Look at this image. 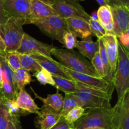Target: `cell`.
I'll return each instance as SVG.
<instances>
[{
    "mask_svg": "<svg viewBox=\"0 0 129 129\" xmlns=\"http://www.w3.org/2000/svg\"><path fill=\"white\" fill-rule=\"evenodd\" d=\"M77 37L74 34L68 30L63 35L62 44L68 50H73L76 47Z\"/></svg>",
    "mask_w": 129,
    "mask_h": 129,
    "instance_id": "e575fe53",
    "label": "cell"
},
{
    "mask_svg": "<svg viewBox=\"0 0 129 129\" xmlns=\"http://www.w3.org/2000/svg\"><path fill=\"white\" fill-rule=\"evenodd\" d=\"M6 108L8 110L10 114L13 117L16 118H18L19 117L21 116H24L28 113V112H25V111L23 110L21 108H20L18 106L17 103H16V100H5L0 98Z\"/></svg>",
    "mask_w": 129,
    "mask_h": 129,
    "instance_id": "83f0119b",
    "label": "cell"
},
{
    "mask_svg": "<svg viewBox=\"0 0 129 129\" xmlns=\"http://www.w3.org/2000/svg\"><path fill=\"white\" fill-rule=\"evenodd\" d=\"M85 110H84V108L78 106L68 112V114L64 118L68 123L70 124H73L84 115Z\"/></svg>",
    "mask_w": 129,
    "mask_h": 129,
    "instance_id": "836d02e7",
    "label": "cell"
},
{
    "mask_svg": "<svg viewBox=\"0 0 129 129\" xmlns=\"http://www.w3.org/2000/svg\"><path fill=\"white\" fill-rule=\"evenodd\" d=\"M111 108H98L88 110L83 116L73 123L76 129L98 127L112 129L111 122Z\"/></svg>",
    "mask_w": 129,
    "mask_h": 129,
    "instance_id": "5b68a950",
    "label": "cell"
},
{
    "mask_svg": "<svg viewBox=\"0 0 129 129\" xmlns=\"http://www.w3.org/2000/svg\"><path fill=\"white\" fill-rule=\"evenodd\" d=\"M78 107L76 100L73 94H65L64 98H63V105L60 115L61 117H64L68 112L72 109Z\"/></svg>",
    "mask_w": 129,
    "mask_h": 129,
    "instance_id": "f1b7e54d",
    "label": "cell"
},
{
    "mask_svg": "<svg viewBox=\"0 0 129 129\" xmlns=\"http://www.w3.org/2000/svg\"><path fill=\"white\" fill-rule=\"evenodd\" d=\"M16 102L19 108L28 113H35L37 115L40 113V108L35 103L34 99L25 90L18 91Z\"/></svg>",
    "mask_w": 129,
    "mask_h": 129,
    "instance_id": "ac0fdd59",
    "label": "cell"
},
{
    "mask_svg": "<svg viewBox=\"0 0 129 129\" xmlns=\"http://www.w3.org/2000/svg\"><path fill=\"white\" fill-rule=\"evenodd\" d=\"M91 63L92 66L96 71V73L99 75L100 78H102V79H105V73L103 63H102V60H101L99 52L95 54L94 57L93 58V59L91 61Z\"/></svg>",
    "mask_w": 129,
    "mask_h": 129,
    "instance_id": "d590c367",
    "label": "cell"
},
{
    "mask_svg": "<svg viewBox=\"0 0 129 129\" xmlns=\"http://www.w3.org/2000/svg\"><path fill=\"white\" fill-rule=\"evenodd\" d=\"M114 88L121 99L125 93L129 91V54L118 40V57L117 64L112 80Z\"/></svg>",
    "mask_w": 129,
    "mask_h": 129,
    "instance_id": "277c9868",
    "label": "cell"
},
{
    "mask_svg": "<svg viewBox=\"0 0 129 129\" xmlns=\"http://www.w3.org/2000/svg\"><path fill=\"white\" fill-rule=\"evenodd\" d=\"M76 48L82 55L87 57L91 61L95 54L99 52L100 45L98 40L93 42L91 38L89 39L88 38L85 40H79L77 42Z\"/></svg>",
    "mask_w": 129,
    "mask_h": 129,
    "instance_id": "d6986e66",
    "label": "cell"
},
{
    "mask_svg": "<svg viewBox=\"0 0 129 129\" xmlns=\"http://www.w3.org/2000/svg\"><path fill=\"white\" fill-rule=\"evenodd\" d=\"M44 69H46L52 76H57L68 79H73L67 74L59 66V62L55 61L52 58H47L42 55H31Z\"/></svg>",
    "mask_w": 129,
    "mask_h": 129,
    "instance_id": "e0dca14e",
    "label": "cell"
},
{
    "mask_svg": "<svg viewBox=\"0 0 129 129\" xmlns=\"http://www.w3.org/2000/svg\"><path fill=\"white\" fill-rule=\"evenodd\" d=\"M76 91L73 93L78 107L86 109L98 108H111L112 93L93 89L76 81Z\"/></svg>",
    "mask_w": 129,
    "mask_h": 129,
    "instance_id": "6da1fadb",
    "label": "cell"
},
{
    "mask_svg": "<svg viewBox=\"0 0 129 129\" xmlns=\"http://www.w3.org/2000/svg\"><path fill=\"white\" fill-rule=\"evenodd\" d=\"M70 129H76V128H74V127H73V128H71Z\"/></svg>",
    "mask_w": 129,
    "mask_h": 129,
    "instance_id": "681fc988",
    "label": "cell"
},
{
    "mask_svg": "<svg viewBox=\"0 0 129 129\" xmlns=\"http://www.w3.org/2000/svg\"><path fill=\"white\" fill-rule=\"evenodd\" d=\"M0 55H2V56H4V55H3V54H1V52H0ZM4 57H5V56H4Z\"/></svg>",
    "mask_w": 129,
    "mask_h": 129,
    "instance_id": "c3c4849f",
    "label": "cell"
},
{
    "mask_svg": "<svg viewBox=\"0 0 129 129\" xmlns=\"http://www.w3.org/2000/svg\"><path fill=\"white\" fill-rule=\"evenodd\" d=\"M20 59L21 68L28 71L37 72L42 68L31 55L20 54Z\"/></svg>",
    "mask_w": 129,
    "mask_h": 129,
    "instance_id": "d4e9b609",
    "label": "cell"
},
{
    "mask_svg": "<svg viewBox=\"0 0 129 129\" xmlns=\"http://www.w3.org/2000/svg\"><path fill=\"white\" fill-rule=\"evenodd\" d=\"M88 22H89L92 35H94L97 37L98 39H102L105 35H107L106 30H105L104 28L100 23L98 20L90 18Z\"/></svg>",
    "mask_w": 129,
    "mask_h": 129,
    "instance_id": "d6a6232c",
    "label": "cell"
},
{
    "mask_svg": "<svg viewBox=\"0 0 129 129\" xmlns=\"http://www.w3.org/2000/svg\"><path fill=\"white\" fill-rule=\"evenodd\" d=\"M26 19L10 16L8 20L0 25V36L5 43L6 52H16L20 47L25 31L23 26Z\"/></svg>",
    "mask_w": 129,
    "mask_h": 129,
    "instance_id": "3957f363",
    "label": "cell"
},
{
    "mask_svg": "<svg viewBox=\"0 0 129 129\" xmlns=\"http://www.w3.org/2000/svg\"><path fill=\"white\" fill-rule=\"evenodd\" d=\"M121 5L129 7V0H118Z\"/></svg>",
    "mask_w": 129,
    "mask_h": 129,
    "instance_id": "ee69618b",
    "label": "cell"
},
{
    "mask_svg": "<svg viewBox=\"0 0 129 129\" xmlns=\"http://www.w3.org/2000/svg\"><path fill=\"white\" fill-rule=\"evenodd\" d=\"M18 91L11 85L3 76L2 86L0 88V98L15 100Z\"/></svg>",
    "mask_w": 129,
    "mask_h": 129,
    "instance_id": "484cf974",
    "label": "cell"
},
{
    "mask_svg": "<svg viewBox=\"0 0 129 129\" xmlns=\"http://www.w3.org/2000/svg\"><path fill=\"white\" fill-rule=\"evenodd\" d=\"M109 3L110 6H113V5H121L118 0H107Z\"/></svg>",
    "mask_w": 129,
    "mask_h": 129,
    "instance_id": "b9f144b4",
    "label": "cell"
},
{
    "mask_svg": "<svg viewBox=\"0 0 129 129\" xmlns=\"http://www.w3.org/2000/svg\"><path fill=\"white\" fill-rule=\"evenodd\" d=\"M31 89L32 90L33 93L35 96V98L40 100L42 102H43L44 105L47 107V108L57 112L60 113L63 105V96L59 93V90L57 91L56 93L52 94H49L47 98H42L40 96L38 95L34 89L31 88Z\"/></svg>",
    "mask_w": 129,
    "mask_h": 129,
    "instance_id": "44dd1931",
    "label": "cell"
},
{
    "mask_svg": "<svg viewBox=\"0 0 129 129\" xmlns=\"http://www.w3.org/2000/svg\"><path fill=\"white\" fill-rule=\"evenodd\" d=\"M14 78L16 88L19 91L25 90V86L32 81L30 72L21 68L14 71Z\"/></svg>",
    "mask_w": 129,
    "mask_h": 129,
    "instance_id": "603a6c76",
    "label": "cell"
},
{
    "mask_svg": "<svg viewBox=\"0 0 129 129\" xmlns=\"http://www.w3.org/2000/svg\"><path fill=\"white\" fill-rule=\"evenodd\" d=\"M6 129H21L20 128V123H19L18 118H12V119L9 122L8 125Z\"/></svg>",
    "mask_w": 129,
    "mask_h": 129,
    "instance_id": "ab89813d",
    "label": "cell"
},
{
    "mask_svg": "<svg viewBox=\"0 0 129 129\" xmlns=\"http://www.w3.org/2000/svg\"><path fill=\"white\" fill-rule=\"evenodd\" d=\"M40 1H43V2H45L46 3L49 4V5H51V2H52V0H40Z\"/></svg>",
    "mask_w": 129,
    "mask_h": 129,
    "instance_id": "bcb514c9",
    "label": "cell"
},
{
    "mask_svg": "<svg viewBox=\"0 0 129 129\" xmlns=\"http://www.w3.org/2000/svg\"><path fill=\"white\" fill-rule=\"evenodd\" d=\"M55 47L39 41L37 39L25 33L20 47L16 52L19 54L29 55H42L52 58L51 50Z\"/></svg>",
    "mask_w": 129,
    "mask_h": 129,
    "instance_id": "9c48e42d",
    "label": "cell"
},
{
    "mask_svg": "<svg viewBox=\"0 0 129 129\" xmlns=\"http://www.w3.org/2000/svg\"><path fill=\"white\" fill-rule=\"evenodd\" d=\"M113 23V33L118 38L129 31V7L123 5L110 6Z\"/></svg>",
    "mask_w": 129,
    "mask_h": 129,
    "instance_id": "8fae6325",
    "label": "cell"
},
{
    "mask_svg": "<svg viewBox=\"0 0 129 129\" xmlns=\"http://www.w3.org/2000/svg\"><path fill=\"white\" fill-rule=\"evenodd\" d=\"M36 25L44 34L62 44L64 34L68 31L66 20L59 15H52L40 19L26 20V24Z\"/></svg>",
    "mask_w": 129,
    "mask_h": 129,
    "instance_id": "8992f818",
    "label": "cell"
},
{
    "mask_svg": "<svg viewBox=\"0 0 129 129\" xmlns=\"http://www.w3.org/2000/svg\"><path fill=\"white\" fill-rule=\"evenodd\" d=\"M12 118L8 110L3 101L0 99V129H6L8 123Z\"/></svg>",
    "mask_w": 129,
    "mask_h": 129,
    "instance_id": "1f68e13d",
    "label": "cell"
},
{
    "mask_svg": "<svg viewBox=\"0 0 129 129\" xmlns=\"http://www.w3.org/2000/svg\"><path fill=\"white\" fill-rule=\"evenodd\" d=\"M98 42H99V45H100V49H99L100 55L101 60H102V63H103V69H104V73H105L104 79L105 81H107L110 82V83H112L113 76H112V73H111L110 66L109 61H108V57H107V52H106V50H105V47L104 44H103L102 39H98Z\"/></svg>",
    "mask_w": 129,
    "mask_h": 129,
    "instance_id": "cb8c5ba5",
    "label": "cell"
},
{
    "mask_svg": "<svg viewBox=\"0 0 129 129\" xmlns=\"http://www.w3.org/2000/svg\"><path fill=\"white\" fill-rule=\"evenodd\" d=\"M35 120L36 127L40 129L52 128L61 118L60 113L43 105L40 108V113Z\"/></svg>",
    "mask_w": 129,
    "mask_h": 129,
    "instance_id": "4fadbf2b",
    "label": "cell"
},
{
    "mask_svg": "<svg viewBox=\"0 0 129 129\" xmlns=\"http://www.w3.org/2000/svg\"><path fill=\"white\" fill-rule=\"evenodd\" d=\"M105 47L112 76H114L118 57V38L115 35L107 34L102 38Z\"/></svg>",
    "mask_w": 129,
    "mask_h": 129,
    "instance_id": "5bb4252c",
    "label": "cell"
},
{
    "mask_svg": "<svg viewBox=\"0 0 129 129\" xmlns=\"http://www.w3.org/2000/svg\"><path fill=\"white\" fill-rule=\"evenodd\" d=\"M5 50H6V47H5V43H4L3 40L1 36H0V52L3 54L4 56H5V54H6Z\"/></svg>",
    "mask_w": 129,
    "mask_h": 129,
    "instance_id": "60d3db41",
    "label": "cell"
},
{
    "mask_svg": "<svg viewBox=\"0 0 129 129\" xmlns=\"http://www.w3.org/2000/svg\"><path fill=\"white\" fill-rule=\"evenodd\" d=\"M85 129H103L102 128H98V127H91V128H87Z\"/></svg>",
    "mask_w": 129,
    "mask_h": 129,
    "instance_id": "7dc6e473",
    "label": "cell"
},
{
    "mask_svg": "<svg viewBox=\"0 0 129 129\" xmlns=\"http://www.w3.org/2000/svg\"><path fill=\"white\" fill-rule=\"evenodd\" d=\"M73 127H74V125L69 123L64 119V117H62L59 122L50 129H70Z\"/></svg>",
    "mask_w": 129,
    "mask_h": 129,
    "instance_id": "8d00e7d4",
    "label": "cell"
},
{
    "mask_svg": "<svg viewBox=\"0 0 129 129\" xmlns=\"http://www.w3.org/2000/svg\"><path fill=\"white\" fill-rule=\"evenodd\" d=\"M34 76L37 78V81L40 84L43 85L50 84L55 87V82L53 79L52 75L46 69L42 68L41 70L39 71L35 72Z\"/></svg>",
    "mask_w": 129,
    "mask_h": 129,
    "instance_id": "f546056e",
    "label": "cell"
},
{
    "mask_svg": "<svg viewBox=\"0 0 129 129\" xmlns=\"http://www.w3.org/2000/svg\"><path fill=\"white\" fill-rule=\"evenodd\" d=\"M98 21L107 31V34L114 35L113 23L110 6H100L96 12Z\"/></svg>",
    "mask_w": 129,
    "mask_h": 129,
    "instance_id": "ffe728a7",
    "label": "cell"
},
{
    "mask_svg": "<svg viewBox=\"0 0 129 129\" xmlns=\"http://www.w3.org/2000/svg\"><path fill=\"white\" fill-rule=\"evenodd\" d=\"M8 65L13 71L21 68L20 64V54L17 52H6L5 56Z\"/></svg>",
    "mask_w": 129,
    "mask_h": 129,
    "instance_id": "4dcf8cb0",
    "label": "cell"
},
{
    "mask_svg": "<svg viewBox=\"0 0 129 129\" xmlns=\"http://www.w3.org/2000/svg\"><path fill=\"white\" fill-rule=\"evenodd\" d=\"M76 1H84V0H76Z\"/></svg>",
    "mask_w": 129,
    "mask_h": 129,
    "instance_id": "f907efd6",
    "label": "cell"
},
{
    "mask_svg": "<svg viewBox=\"0 0 129 129\" xmlns=\"http://www.w3.org/2000/svg\"><path fill=\"white\" fill-rule=\"evenodd\" d=\"M51 54L59 60V63L71 70L100 78L91 62L74 50L54 47Z\"/></svg>",
    "mask_w": 129,
    "mask_h": 129,
    "instance_id": "7a4b0ae2",
    "label": "cell"
},
{
    "mask_svg": "<svg viewBox=\"0 0 129 129\" xmlns=\"http://www.w3.org/2000/svg\"><path fill=\"white\" fill-rule=\"evenodd\" d=\"M2 83H3V72L2 69H1V64H0V88L2 86Z\"/></svg>",
    "mask_w": 129,
    "mask_h": 129,
    "instance_id": "f6af8a7d",
    "label": "cell"
},
{
    "mask_svg": "<svg viewBox=\"0 0 129 129\" xmlns=\"http://www.w3.org/2000/svg\"><path fill=\"white\" fill-rule=\"evenodd\" d=\"M10 17V15L4 9L3 0H0V25L6 23Z\"/></svg>",
    "mask_w": 129,
    "mask_h": 129,
    "instance_id": "74e56055",
    "label": "cell"
},
{
    "mask_svg": "<svg viewBox=\"0 0 129 129\" xmlns=\"http://www.w3.org/2000/svg\"><path fill=\"white\" fill-rule=\"evenodd\" d=\"M0 64H1L3 76L4 78L6 79V81L9 83L11 84V85L13 88H15V89L18 90L16 84H15V78H14V71L8 65L5 57L2 56V55H0Z\"/></svg>",
    "mask_w": 129,
    "mask_h": 129,
    "instance_id": "4316f807",
    "label": "cell"
},
{
    "mask_svg": "<svg viewBox=\"0 0 129 129\" xmlns=\"http://www.w3.org/2000/svg\"><path fill=\"white\" fill-rule=\"evenodd\" d=\"M68 30L78 37L87 39L92 35L89 22L80 18H69L65 19Z\"/></svg>",
    "mask_w": 129,
    "mask_h": 129,
    "instance_id": "9a60e30c",
    "label": "cell"
},
{
    "mask_svg": "<svg viewBox=\"0 0 129 129\" xmlns=\"http://www.w3.org/2000/svg\"><path fill=\"white\" fill-rule=\"evenodd\" d=\"M51 6L64 19L80 18L89 21L91 16L76 0H52Z\"/></svg>",
    "mask_w": 129,
    "mask_h": 129,
    "instance_id": "52a82bcc",
    "label": "cell"
},
{
    "mask_svg": "<svg viewBox=\"0 0 129 129\" xmlns=\"http://www.w3.org/2000/svg\"><path fill=\"white\" fill-rule=\"evenodd\" d=\"M55 82V87L57 90H60L65 94H73L76 91V83L71 79L61 78L57 76H52Z\"/></svg>",
    "mask_w": 129,
    "mask_h": 129,
    "instance_id": "7402d4cb",
    "label": "cell"
},
{
    "mask_svg": "<svg viewBox=\"0 0 129 129\" xmlns=\"http://www.w3.org/2000/svg\"><path fill=\"white\" fill-rule=\"evenodd\" d=\"M100 6H105V5H109V3L107 0H96ZM110 6V5H109Z\"/></svg>",
    "mask_w": 129,
    "mask_h": 129,
    "instance_id": "7bdbcfd3",
    "label": "cell"
},
{
    "mask_svg": "<svg viewBox=\"0 0 129 129\" xmlns=\"http://www.w3.org/2000/svg\"><path fill=\"white\" fill-rule=\"evenodd\" d=\"M30 18L28 20L40 19L52 15H57L49 4L40 1V0H30Z\"/></svg>",
    "mask_w": 129,
    "mask_h": 129,
    "instance_id": "2e32d148",
    "label": "cell"
},
{
    "mask_svg": "<svg viewBox=\"0 0 129 129\" xmlns=\"http://www.w3.org/2000/svg\"><path fill=\"white\" fill-rule=\"evenodd\" d=\"M3 4L5 10L10 16L30 19V0H3Z\"/></svg>",
    "mask_w": 129,
    "mask_h": 129,
    "instance_id": "7c38bea8",
    "label": "cell"
},
{
    "mask_svg": "<svg viewBox=\"0 0 129 129\" xmlns=\"http://www.w3.org/2000/svg\"><path fill=\"white\" fill-rule=\"evenodd\" d=\"M59 66L63 69V71L67 74H68L74 81L79 82L84 85L93 89H99L108 93H113L115 88L112 83L107 81L104 79L101 78H96L88 74L74 71L66 68L60 63H59Z\"/></svg>",
    "mask_w": 129,
    "mask_h": 129,
    "instance_id": "ba28073f",
    "label": "cell"
},
{
    "mask_svg": "<svg viewBox=\"0 0 129 129\" xmlns=\"http://www.w3.org/2000/svg\"><path fill=\"white\" fill-rule=\"evenodd\" d=\"M112 129H129V91L111 109Z\"/></svg>",
    "mask_w": 129,
    "mask_h": 129,
    "instance_id": "30bf717a",
    "label": "cell"
},
{
    "mask_svg": "<svg viewBox=\"0 0 129 129\" xmlns=\"http://www.w3.org/2000/svg\"><path fill=\"white\" fill-rule=\"evenodd\" d=\"M119 42L127 50H129V33L128 31L123 34L118 38Z\"/></svg>",
    "mask_w": 129,
    "mask_h": 129,
    "instance_id": "f35d334b",
    "label": "cell"
}]
</instances>
